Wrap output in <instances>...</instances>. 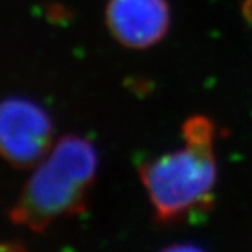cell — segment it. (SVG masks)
<instances>
[{
  "label": "cell",
  "instance_id": "6da1fadb",
  "mask_svg": "<svg viewBox=\"0 0 252 252\" xmlns=\"http://www.w3.org/2000/svg\"><path fill=\"white\" fill-rule=\"evenodd\" d=\"M184 144L142 165L140 180L160 223H175L207 206L217 182L215 126L192 117L182 127Z\"/></svg>",
  "mask_w": 252,
  "mask_h": 252
},
{
  "label": "cell",
  "instance_id": "7a4b0ae2",
  "mask_svg": "<svg viewBox=\"0 0 252 252\" xmlns=\"http://www.w3.org/2000/svg\"><path fill=\"white\" fill-rule=\"evenodd\" d=\"M97 171L95 146L81 136H64L36 164L11 220L39 233L55 220L79 213L86 206Z\"/></svg>",
  "mask_w": 252,
  "mask_h": 252
},
{
  "label": "cell",
  "instance_id": "3957f363",
  "mask_svg": "<svg viewBox=\"0 0 252 252\" xmlns=\"http://www.w3.org/2000/svg\"><path fill=\"white\" fill-rule=\"evenodd\" d=\"M54 125L45 109L30 99L10 97L0 102V156L10 164L36 165L52 149Z\"/></svg>",
  "mask_w": 252,
  "mask_h": 252
},
{
  "label": "cell",
  "instance_id": "277c9868",
  "mask_svg": "<svg viewBox=\"0 0 252 252\" xmlns=\"http://www.w3.org/2000/svg\"><path fill=\"white\" fill-rule=\"evenodd\" d=\"M105 24L118 44L149 49L161 42L170 30V4L167 0H108Z\"/></svg>",
  "mask_w": 252,
  "mask_h": 252
},
{
  "label": "cell",
  "instance_id": "5b68a950",
  "mask_svg": "<svg viewBox=\"0 0 252 252\" xmlns=\"http://www.w3.org/2000/svg\"><path fill=\"white\" fill-rule=\"evenodd\" d=\"M241 13H243L245 21H248L252 26V0H244L241 6Z\"/></svg>",
  "mask_w": 252,
  "mask_h": 252
}]
</instances>
